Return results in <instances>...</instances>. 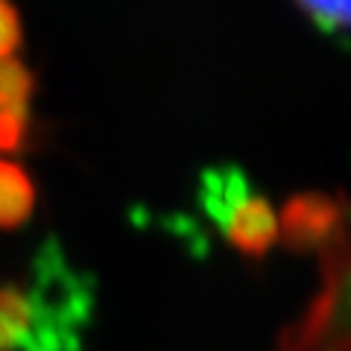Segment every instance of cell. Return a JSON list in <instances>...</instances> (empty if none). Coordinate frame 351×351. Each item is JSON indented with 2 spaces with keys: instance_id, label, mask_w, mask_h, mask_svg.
<instances>
[{
  "instance_id": "obj_4",
  "label": "cell",
  "mask_w": 351,
  "mask_h": 351,
  "mask_svg": "<svg viewBox=\"0 0 351 351\" xmlns=\"http://www.w3.org/2000/svg\"><path fill=\"white\" fill-rule=\"evenodd\" d=\"M316 24L351 29V0H295Z\"/></svg>"
},
{
  "instance_id": "obj_5",
  "label": "cell",
  "mask_w": 351,
  "mask_h": 351,
  "mask_svg": "<svg viewBox=\"0 0 351 351\" xmlns=\"http://www.w3.org/2000/svg\"><path fill=\"white\" fill-rule=\"evenodd\" d=\"M21 44V15L12 0H0V59H12Z\"/></svg>"
},
{
  "instance_id": "obj_1",
  "label": "cell",
  "mask_w": 351,
  "mask_h": 351,
  "mask_svg": "<svg viewBox=\"0 0 351 351\" xmlns=\"http://www.w3.org/2000/svg\"><path fill=\"white\" fill-rule=\"evenodd\" d=\"M36 211V184L21 164L0 158V232L21 228Z\"/></svg>"
},
{
  "instance_id": "obj_2",
  "label": "cell",
  "mask_w": 351,
  "mask_h": 351,
  "mask_svg": "<svg viewBox=\"0 0 351 351\" xmlns=\"http://www.w3.org/2000/svg\"><path fill=\"white\" fill-rule=\"evenodd\" d=\"M32 319L29 290L21 284H0V351H24Z\"/></svg>"
},
{
  "instance_id": "obj_3",
  "label": "cell",
  "mask_w": 351,
  "mask_h": 351,
  "mask_svg": "<svg viewBox=\"0 0 351 351\" xmlns=\"http://www.w3.org/2000/svg\"><path fill=\"white\" fill-rule=\"evenodd\" d=\"M36 76L18 59H0V117H29Z\"/></svg>"
}]
</instances>
